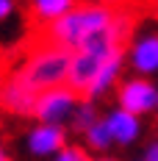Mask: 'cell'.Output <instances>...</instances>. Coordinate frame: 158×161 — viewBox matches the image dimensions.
I'll list each match as a JSON object with an SVG mask.
<instances>
[{
    "label": "cell",
    "instance_id": "cell-18",
    "mask_svg": "<svg viewBox=\"0 0 158 161\" xmlns=\"http://www.w3.org/2000/svg\"><path fill=\"white\" fill-rule=\"evenodd\" d=\"M92 161H117L114 156H97V158H92Z\"/></svg>",
    "mask_w": 158,
    "mask_h": 161
},
{
    "label": "cell",
    "instance_id": "cell-1",
    "mask_svg": "<svg viewBox=\"0 0 158 161\" xmlns=\"http://www.w3.org/2000/svg\"><path fill=\"white\" fill-rule=\"evenodd\" d=\"M114 11L117 8L97 6V3H78L69 14H64L61 19L42 28V42H50V45H58V47L75 53L78 47H83V42L89 36L108 28L114 19Z\"/></svg>",
    "mask_w": 158,
    "mask_h": 161
},
{
    "label": "cell",
    "instance_id": "cell-14",
    "mask_svg": "<svg viewBox=\"0 0 158 161\" xmlns=\"http://www.w3.org/2000/svg\"><path fill=\"white\" fill-rule=\"evenodd\" d=\"M14 8H17L14 0H0V22H3V19H8V17L14 14Z\"/></svg>",
    "mask_w": 158,
    "mask_h": 161
},
{
    "label": "cell",
    "instance_id": "cell-2",
    "mask_svg": "<svg viewBox=\"0 0 158 161\" xmlns=\"http://www.w3.org/2000/svg\"><path fill=\"white\" fill-rule=\"evenodd\" d=\"M69 64H72V53L69 50L58 47V45H50L42 42L28 53L25 64L19 67V72L31 80L39 92L53 89V86H67L69 80Z\"/></svg>",
    "mask_w": 158,
    "mask_h": 161
},
{
    "label": "cell",
    "instance_id": "cell-5",
    "mask_svg": "<svg viewBox=\"0 0 158 161\" xmlns=\"http://www.w3.org/2000/svg\"><path fill=\"white\" fill-rule=\"evenodd\" d=\"M36 97H39V89H36L19 69L0 83V106H3L6 111L17 114V117H33Z\"/></svg>",
    "mask_w": 158,
    "mask_h": 161
},
{
    "label": "cell",
    "instance_id": "cell-4",
    "mask_svg": "<svg viewBox=\"0 0 158 161\" xmlns=\"http://www.w3.org/2000/svg\"><path fill=\"white\" fill-rule=\"evenodd\" d=\"M80 103V95L72 86H53L45 89L36 97L33 119L36 122H50V125H69V117Z\"/></svg>",
    "mask_w": 158,
    "mask_h": 161
},
{
    "label": "cell",
    "instance_id": "cell-16",
    "mask_svg": "<svg viewBox=\"0 0 158 161\" xmlns=\"http://www.w3.org/2000/svg\"><path fill=\"white\" fill-rule=\"evenodd\" d=\"M89 3H97V6H108V8H122L128 0H89Z\"/></svg>",
    "mask_w": 158,
    "mask_h": 161
},
{
    "label": "cell",
    "instance_id": "cell-21",
    "mask_svg": "<svg viewBox=\"0 0 158 161\" xmlns=\"http://www.w3.org/2000/svg\"><path fill=\"white\" fill-rule=\"evenodd\" d=\"M155 117H158V108H155Z\"/></svg>",
    "mask_w": 158,
    "mask_h": 161
},
{
    "label": "cell",
    "instance_id": "cell-7",
    "mask_svg": "<svg viewBox=\"0 0 158 161\" xmlns=\"http://www.w3.org/2000/svg\"><path fill=\"white\" fill-rule=\"evenodd\" d=\"M67 125H50V122H36L28 136H25V147L33 158H53L61 147H67Z\"/></svg>",
    "mask_w": 158,
    "mask_h": 161
},
{
    "label": "cell",
    "instance_id": "cell-20",
    "mask_svg": "<svg viewBox=\"0 0 158 161\" xmlns=\"http://www.w3.org/2000/svg\"><path fill=\"white\" fill-rule=\"evenodd\" d=\"M136 161H144V158H136Z\"/></svg>",
    "mask_w": 158,
    "mask_h": 161
},
{
    "label": "cell",
    "instance_id": "cell-12",
    "mask_svg": "<svg viewBox=\"0 0 158 161\" xmlns=\"http://www.w3.org/2000/svg\"><path fill=\"white\" fill-rule=\"evenodd\" d=\"M83 147H86V150H92V153H100V156H103V153H108L111 147H114L111 130H108V125H106V119H103V117H100L95 125L83 133Z\"/></svg>",
    "mask_w": 158,
    "mask_h": 161
},
{
    "label": "cell",
    "instance_id": "cell-6",
    "mask_svg": "<svg viewBox=\"0 0 158 161\" xmlns=\"http://www.w3.org/2000/svg\"><path fill=\"white\" fill-rule=\"evenodd\" d=\"M128 67L133 69V75L144 78H155L158 75V33H139L130 39L125 47Z\"/></svg>",
    "mask_w": 158,
    "mask_h": 161
},
{
    "label": "cell",
    "instance_id": "cell-8",
    "mask_svg": "<svg viewBox=\"0 0 158 161\" xmlns=\"http://www.w3.org/2000/svg\"><path fill=\"white\" fill-rule=\"evenodd\" d=\"M128 64V58H125V47L122 50H117V53H111L108 58L103 61V67L97 69V75L95 80H92V86L86 89V100H103L106 95H111L114 89H117V83L122 80V69H125Z\"/></svg>",
    "mask_w": 158,
    "mask_h": 161
},
{
    "label": "cell",
    "instance_id": "cell-19",
    "mask_svg": "<svg viewBox=\"0 0 158 161\" xmlns=\"http://www.w3.org/2000/svg\"><path fill=\"white\" fill-rule=\"evenodd\" d=\"M153 8H155V14H158V0H153Z\"/></svg>",
    "mask_w": 158,
    "mask_h": 161
},
{
    "label": "cell",
    "instance_id": "cell-10",
    "mask_svg": "<svg viewBox=\"0 0 158 161\" xmlns=\"http://www.w3.org/2000/svg\"><path fill=\"white\" fill-rule=\"evenodd\" d=\"M75 6H78V0H28L31 19L36 25H42V28L56 22V19H61L64 14H69Z\"/></svg>",
    "mask_w": 158,
    "mask_h": 161
},
{
    "label": "cell",
    "instance_id": "cell-13",
    "mask_svg": "<svg viewBox=\"0 0 158 161\" xmlns=\"http://www.w3.org/2000/svg\"><path fill=\"white\" fill-rule=\"evenodd\" d=\"M50 161H92V156H89V150H86L83 145H67V147H61Z\"/></svg>",
    "mask_w": 158,
    "mask_h": 161
},
{
    "label": "cell",
    "instance_id": "cell-15",
    "mask_svg": "<svg viewBox=\"0 0 158 161\" xmlns=\"http://www.w3.org/2000/svg\"><path fill=\"white\" fill-rule=\"evenodd\" d=\"M144 161H158V139H153V142H147V147H144Z\"/></svg>",
    "mask_w": 158,
    "mask_h": 161
},
{
    "label": "cell",
    "instance_id": "cell-3",
    "mask_svg": "<svg viewBox=\"0 0 158 161\" xmlns=\"http://www.w3.org/2000/svg\"><path fill=\"white\" fill-rule=\"evenodd\" d=\"M114 97H117L119 108L136 114V117H147V114H155L158 108V83L144 75H130L117 83Z\"/></svg>",
    "mask_w": 158,
    "mask_h": 161
},
{
    "label": "cell",
    "instance_id": "cell-9",
    "mask_svg": "<svg viewBox=\"0 0 158 161\" xmlns=\"http://www.w3.org/2000/svg\"><path fill=\"white\" fill-rule=\"evenodd\" d=\"M103 119H106V125H108V130H111V139H114V145H117V147L136 145V142L142 139V133H144L142 117L125 111V108H119V106L111 108Z\"/></svg>",
    "mask_w": 158,
    "mask_h": 161
},
{
    "label": "cell",
    "instance_id": "cell-11",
    "mask_svg": "<svg viewBox=\"0 0 158 161\" xmlns=\"http://www.w3.org/2000/svg\"><path fill=\"white\" fill-rule=\"evenodd\" d=\"M97 119H100V108H97V103H95V100L80 97V103L75 106V111H72V117H69V125H67V128L83 136V133L92 128Z\"/></svg>",
    "mask_w": 158,
    "mask_h": 161
},
{
    "label": "cell",
    "instance_id": "cell-17",
    "mask_svg": "<svg viewBox=\"0 0 158 161\" xmlns=\"http://www.w3.org/2000/svg\"><path fill=\"white\" fill-rule=\"evenodd\" d=\"M0 161H14V158H11V156H8V153H6V150L0 147Z\"/></svg>",
    "mask_w": 158,
    "mask_h": 161
}]
</instances>
